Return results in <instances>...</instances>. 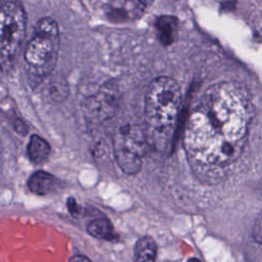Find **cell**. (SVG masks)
Instances as JSON below:
<instances>
[{"label": "cell", "instance_id": "cell-1", "mask_svg": "<svg viewBox=\"0 0 262 262\" xmlns=\"http://www.w3.org/2000/svg\"><path fill=\"white\" fill-rule=\"evenodd\" d=\"M253 105L237 82H220L206 90L188 117L183 144L193 172L203 180H218L246 144Z\"/></svg>", "mask_w": 262, "mask_h": 262}, {"label": "cell", "instance_id": "cell-10", "mask_svg": "<svg viewBox=\"0 0 262 262\" xmlns=\"http://www.w3.org/2000/svg\"><path fill=\"white\" fill-rule=\"evenodd\" d=\"M157 244L150 236L140 237L134 248V259L141 262L154 261L157 257Z\"/></svg>", "mask_w": 262, "mask_h": 262}, {"label": "cell", "instance_id": "cell-3", "mask_svg": "<svg viewBox=\"0 0 262 262\" xmlns=\"http://www.w3.org/2000/svg\"><path fill=\"white\" fill-rule=\"evenodd\" d=\"M59 42L56 21L51 17L39 19L25 50L26 69L33 86L38 85L53 72L57 61Z\"/></svg>", "mask_w": 262, "mask_h": 262}, {"label": "cell", "instance_id": "cell-7", "mask_svg": "<svg viewBox=\"0 0 262 262\" xmlns=\"http://www.w3.org/2000/svg\"><path fill=\"white\" fill-rule=\"evenodd\" d=\"M28 186L35 194L48 195L57 190L59 181L55 176L48 172L37 171L29 178Z\"/></svg>", "mask_w": 262, "mask_h": 262}, {"label": "cell", "instance_id": "cell-9", "mask_svg": "<svg viewBox=\"0 0 262 262\" xmlns=\"http://www.w3.org/2000/svg\"><path fill=\"white\" fill-rule=\"evenodd\" d=\"M27 154L34 164H42L47 160L50 154V145L39 135H33L29 141Z\"/></svg>", "mask_w": 262, "mask_h": 262}, {"label": "cell", "instance_id": "cell-16", "mask_svg": "<svg viewBox=\"0 0 262 262\" xmlns=\"http://www.w3.org/2000/svg\"><path fill=\"white\" fill-rule=\"evenodd\" d=\"M2 155H3V146H2V142H1V139H0V159L2 158Z\"/></svg>", "mask_w": 262, "mask_h": 262}, {"label": "cell", "instance_id": "cell-14", "mask_svg": "<svg viewBox=\"0 0 262 262\" xmlns=\"http://www.w3.org/2000/svg\"><path fill=\"white\" fill-rule=\"evenodd\" d=\"M154 0H136V7L138 10L143 11L147 6L152 3Z\"/></svg>", "mask_w": 262, "mask_h": 262}, {"label": "cell", "instance_id": "cell-6", "mask_svg": "<svg viewBox=\"0 0 262 262\" xmlns=\"http://www.w3.org/2000/svg\"><path fill=\"white\" fill-rule=\"evenodd\" d=\"M118 107L117 93L113 88H106L89 97L85 104V112L93 120L103 121L114 116Z\"/></svg>", "mask_w": 262, "mask_h": 262}, {"label": "cell", "instance_id": "cell-8", "mask_svg": "<svg viewBox=\"0 0 262 262\" xmlns=\"http://www.w3.org/2000/svg\"><path fill=\"white\" fill-rule=\"evenodd\" d=\"M155 27L159 41L164 45H171L175 41L178 19L173 15H161L157 17Z\"/></svg>", "mask_w": 262, "mask_h": 262}, {"label": "cell", "instance_id": "cell-4", "mask_svg": "<svg viewBox=\"0 0 262 262\" xmlns=\"http://www.w3.org/2000/svg\"><path fill=\"white\" fill-rule=\"evenodd\" d=\"M27 13L18 0L0 4V71L8 73L20 51L26 35Z\"/></svg>", "mask_w": 262, "mask_h": 262}, {"label": "cell", "instance_id": "cell-13", "mask_svg": "<svg viewBox=\"0 0 262 262\" xmlns=\"http://www.w3.org/2000/svg\"><path fill=\"white\" fill-rule=\"evenodd\" d=\"M253 238L256 243L262 245V211L257 216L253 227Z\"/></svg>", "mask_w": 262, "mask_h": 262}, {"label": "cell", "instance_id": "cell-12", "mask_svg": "<svg viewBox=\"0 0 262 262\" xmlns=\"http://www.w3.org/2000/svg\"><path fill=\"white\" fill-rule=\"evenodd\" d=\"M107 16L113 21H124L129 17L128 11L123 8H111L107 12Z\"/></svg>", "mask_w": 262, "mask_h": 262}, {"label": "cell", "instance_id": "cell-2", "mask_svg": "<svg viewBox=\"0 0 262 262\" xmlns=\"http://www.w3.org/2000/svg\"><path fill=\"white\" fill-rule=\"evenodd\" d=\"M181 105V90L171 77L161 76L147 88L144 102V131L149 146L167 150L176 129Z\"/></svg>", "mask_w": 262, "mask_h": 262}, {"label": "cell", "instance_id": "cell-15", "mask_svg": "<svg viewBox=\"0 0 262 262\" xmlns=\"http://www.w3.org/2000/svg\"><path fill=\"white\" fill-rule=\"evenodd\" d=\"M72 261H89V259L85 256H75L71 258Z\"/></svg>", "mask_w": 262, "mask_h": 262}, {"label": "cell", "instance_id": "cell-5", "mask_svg": "<svg viewBox=\"0 0 262 262\" xmlns=\"http://www.w3.org/2000/svg\"><path fill=\"white\" fill-rule=\"evenodd\" d=\"M114 154L124 173L135 174L142 166V159L148 145L144 127L140 124L126 123L115 132Z\"/></svg>", "mask_w": 262, "mask_h": 262}, {"label": "cell", "instance_id": "cell-11", "mask_svg": "<svg viewBox=\"0 0 262 262\" xmlns=\"http://www.w3.org/2000/svg\"><path fill=\"white\" fill-rule=\"evenodd\" d=\"M87 231L96 238L111 241L116 237V232L111 221L105 218H98L91 221L87 226Z\"/></svg>", "mask_w": 262, "mask_h": 262}]
</instances>
